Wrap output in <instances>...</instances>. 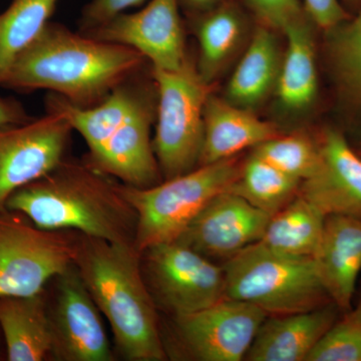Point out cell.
Here are the masks:
<instances>
[{
  "label": "cell",
  "instance_id": "8fae6325",
  "mask_svg": "<svg viewBox=\"0 0 361 361\" xmlns=\"http://www.w3.org/2000/svg\"><path fill=\"white\" fill-rule=\"evenodd\" d=\"M73 130L65 116L54 111L21 125L0 127V212L6 210L13 192L65 160Z\"/></svg>",
  "mask_w": 361,
  "mask_h": 361
},
{
  "label": "cell",
  "instance_id": "f546056e",
  "mask_svg": "<svg viewBox=\"0 0 361 361\" xmlns=\"http://www.w3.org/2000/svg\"><path fill=\"white\" fill-rule=\"evenodd\" d=\"M244 2L260 25L274 30L282 32L291 21L307 16L302 0H244Z\"/></svg>",
  "mask_w": 361,
  "mask_h": 361
},
{
  "label": "cell",
  "instance_id": "cb8c5ba5",
  "mask_svg": "<svg viewBox=\"0 0 361 361\" xmlns=\"http://www.w3.org/2000/svg\"><path fill=\"white\" fill-rule=\"evenodd\" d=\"M325 219L323 211L298 193L270 218L258 243L281 255L313 258L322 240Z\"/></svg>",
  "mask_w": 361,
  "mask_h": 361
},
{
  "label": "cell",
  "instance_id": "ffe728a7",
  "mask_svg": "<svg viewBox=\"0 0 361 361\" xmlns=\"http://www.w3.org/2000/svg\"><path fill=\"white\" fill-rule=\"evenodd\" d=\"M313 26L310 18L304 16L282 30L287 44L275 94L280 106L288 113L310 110L317 99L319 80Z\"/></svg>",
  "mask_w": 361,
  "mask_h": 361
},
{
  "label": "cell",
  "instance_id": "1f68e13d",
  "mask_svg": "<svg viewBox=\"0 0 361 361\" xmlns=\"http://www.w3.org/2000/svg\"><path fill=\"white\" fill-rule=\"evenodd\" d=\"M302 4L313 25L323 32L336 27L353 16L342 4L341 0H302Z\"/></svg>",
  "mask_w": 361,
  "mask_h": 361
},
{
  "label": "cell",
  "instance_id": "277c9868",
  "mask_svg": "<svg viewBox=\"0 0 361 361\" xmlns=\"http://www.w3.org/2000/svg\"><path fill=\"white\" fill-rule=\"evenodd\" d=\"M241 166L235 157L198 166L153 187L121 183L123 196L137 215L135 250L141 254L149 247L176 241L212 199L229 191L238 179Z\"/></svg>",
  "mask_w": 361,
  "mask_h": 361
},
{
  "label": "cell",
  "instance_id": "44dd1931",
  "mask_svg": "<svg viewBox=\"0 0 361 361\" xmlns=\"http://www.w3.org/2000/svg\"><path fill=\"white\" fill-rule=\"evenodd\" d=\"M0 329L9 361H42L51 356L47 289L27 296L0 297Z\"/></svg>",
  "mask_w": 361,
  "mask_h": 361
},
{
  "label": "cell",
  "instance_id": "e575fe53",
  "mask_svg": "<svg viewBox=\"0 0 361 361\" xmlns=\"http://www.w3.org/2000/svg\"><path fill=\"white\" fill-rule=\"evenodd\" d=\"M341 2L349 13H351L350 11L355 13L361 6V0H341Z\"/></svg>",
  "mask_w": 361,
  "mask_h": 361
},
{
  "label": "cell",
  "instance_id": "e0dca14e",
  "mask_svg": "<svg viewBox=\"0 0 361 361\" xmlns=\"http://www.w3.org/2000/svg\"><path fill=\"white\" fill-rule=\"evenodd\" d=\"M313 261L332 302L342 312L351 310L361 271L360 218L326 216Z\"/></svg>",
  "mask_w": 361,
  "mask_h": 361
},
{
  "label": "cell",
  "instance_id": "d6a6232c",
  "mask_svg": "<svg viewBox=\"0 0 361 361\" xmlns=\"http://www.w3.org/2000/svg\"><path fill=\"white\" fill-rule=\"evenodd\" d=\"M20 102L13 97L0 96V127L21 125L32 120Z\"/></svg>",
  "mask_w": 361,
  "mask_h": 361
},
{
  "label": "cell",
  "instance_id": "52a82bcc",
  "mask_svg": "<svg viewBox=\"0 0 361 361\" xmlns=\"http://www.w3.org/2000/svg\"><path fill=\"white\" fill-rule=\"evenodd\" d=\"M78 238V232L42 229L20 212H0V297L45 290L75 263Z\"/></svg>",
  "mask_w": 361,
  "mask_h": 361
},
{
  "label": "cell",
  "instance_id": "603a6c76",
  "mask_svg": "<svg viewBox=\"0 0 361 361\" xmlns=\"http://www.w3.org/2000/svg\"><path fill=\"white\" fill-rule=\"evenodd\" d=\"M198 40L197 70L212 85L237 51L246 30V18L234 0H226L207 13L191 16Z\"/></svg>",
  "mask_w": 361,
  "mask_h": 361
},
{
  "label": "cell",
  "instance_id": "ac0fdd59",
  "mask_svg": "<svg viewBox=\"0 0 361 361\" xmlns=\"http://www.w3.org/2000/svg\"><path fill=\"white\" fill-rule=\"evenodd\" d=\"M341 310L330 302L316 310L268 315L259 327L244 360L306 361L323 336L339 318Z\"/></svg>",
  "mask_w": 361,
  "mask_h": 361
},
{
  "label": "cell",
  "instance_id": "7402d4cb",
  "mask_svg": "<svg viewBox=\"0 0 361 361\" xmlns=\"http://www.w3.org/2000/svg\"><path fill=\"white\" fill-rule=\"evenodd\" d=\"M272 28L259 25L226 87L229 103L255 111L275 92L281 54Z\"/></svg>",
  "mask_w": 361,
  "mask_h": 361
},
{
  "label": "cell",
  "instance_id": "30bf717a",
  "mask_svg": "<svg viewBox=\"0 0 361 361\" xmlns=\"http://www.w3.org/2000/svg\"><path fill=\"white\" fill-rule=\"evenodd\" d=\"M47 311L51 331L52 360L113 361L102 312L78 268L71 265L49 282Z\"/></svg>",
  "mask_w": 361,
  "mask_h": 361
},
{
  "label": "cell",
  "instance_id": "8992f818",
  "mask_svg": "<svg viewBox=\"0 0 361 361\" xmlns=\"http://www.w3.org/2000/svg\"><path fill=\"white\" fill-rule=\"evenodd\" d=\"M157 89L156 132L153 139L164 180L199 166L204 140V108L212 85L207 84L189 58L179 71L153 70Z\"/></svg>",
  "mask_w": 361,
  "mask_h": 361
},
{
  "label": "cell",
  "instance_id": "ba28073f",
  "mask_svg": "<svg viewBox=\"0 0 361 361\" xmlns=\"http://www.w3.org/2000/svg\"><path fill=\"white\" fill-rule=\"evenodd\" d=\"M260 308L225 297L190 314L170 317L164 334L168 358L197 361L243 360L267 317Z\"/></svg>",
  "mask_w": 361,
  "mask_h": 361
},
{
  "label": "cell",
  "instance_id": "484cf974",
  "mask_svg": "<svg viewBox=\"0 0 361 361\" xmlns=\"http://www.w3.org/2000/svg\"><path fill=\"white\" fill-rule=\"evenodd\" d=\"M59 0H13L0 14V85L16 59L44 30Z\"/></svg>",
  "mask_w": 361,
  "mask_h": 361
},
{
  "label": "cell",
  "instance_id": "4dcf8cb0",
  "mask_svg": "<svg viewBox=\"0 0 361 361\" xmlns=\"http://www.w3.org/2000/svg\"><path fill=\"white\" fill-rule=\"evenodd\" d=\"M147 0H90L82 9L78 32H85L103 25L128 9L142 6Z\"/></svg>",
  "mask_w": 361,
  "mask_h": 361
},
{
  "label": "cell",
  "instance_id": "d590c367",
  "mask_svg": "<svg viewBox=\"0 0 361 361\" xmlns=\"http://www.w3.org/2000/svg\"><path fill=\"white\" fill-rule=\"evenodd\" d=\"M355 149L356 151H357V153L360 154V155L361 156V141L360 144H358L357 148H356Z\"/></svg>",
  "mask_w": 361,
  "mask_h": 361
},
{
  "label": "cell",
  "instance_id": "7c38bea8",
  "mask_svg": "<svg viewBox=\"0 0 361 361\" xmlns=\"http://www.w3.org/2000/svg\"><path fill=\"white\" fill-rule=\"evenodd\" d=\"M180 11L179 0H149L135 13L118 14L82 33L135 49L153 70L179 71L190 58Z\"/></svg>",
  "mask_w": 361,
  "mask_h": 361
},
{
  "label": "cell",
  "instance_id": "5b68a950",
  "mask_svg": "<svg viewBox=\"0 0 361 361\" xmlns=\"http://www.w3.org/2000/svg\"><path fill=\"white\" fill-rule=\"evenodd\" d=\"M223 269L226 297L268 315L304 312L332 302L313 258L281 255L257 242L226 261Z\"/></svg>",
  "mask_w": 361,
  "mask_h": 361
},
{
  "label": "cell",
  "instance_id": "836d02e7",
  "mask_svg": "<svg viewBox=\"0 0 361 361\" xmlns=\"http://www.w3.org/2000/svg\"><path fill=\"white\" fill-rule=\"evenodd\" d=\"M179 1L180 9L186 11L188 16L191 18L215 8L226 0H179Z\"/></svg>",
  "mask_w": 361,
  "mask_h": 361
},
{
  "label": "cell",
  "instance_id": "83f0119b",
  "mask_svg": "<svg viewBox=\"0 0 361 361\" xmlns=\"http://www.w3.org/2000/svg\"><path fill=\"white\" fill-rule=\"evenodd\" d=\"M252 153L301 183L314 174L320 160L317 141L303 133L278 135L255 147Z\"/></svg>",
  "mask_w": 361,
  "mask_h": 361
},
{
  "label": "cell",
  "instance_id": "3957f363",
  "mask_svg": "<svg viewBox=\"0 0 361 361\" xmlns=\"http://www.w3.org/2000/svg\"><path fill=\"white\" fill-rule=\"evenodd\" d=\"M87 290L113 330L116 351L130 361L168 360L160 315L135 246L78 233L75 263Z\"/></svg>",
  "mask_w": 361,
  "mask_h": 361
},
{
  "label": "cell",
  "instance_id": "9c48e42d",
  "mask_svg": "<svg viewBox=\"0 0 361 361\" xmlns=\"http://www.w3.org/2000/svg\"><path fill=\"white\" fill-rule=\"evenodd\" d=\"M141 270L157 310L169 317L197 312L226 297L223 266L177 241L142 251Z\"/></svg>",
  "mask_w": 361,
  "mask_h": 361
},
{
  "label": "cell",
  "instance_id": "4316f807",
  "mask_svg": "<svg viewBox=\"0 0 361 361\" xmlns=\"http://www.w3.org/2000/svg\"><path fill=\"white\" fill-rule=\"evenodd\" d=\"M300 185L301 180L284 174L251 153L242 164L238 179L229 192L273 216L295 198Z\"/></svg>",
  "mask_w": 361,
  "mask_h": 361
},
{
  "label": "cell",
  "instance_id": "4fadbf2b",
  "mask_svg": "<svg viewBox=\"0 0 361 361\" xmlns=\"http://www.w3.org/2000/svg\"><path fill=\"white\" fill-rule=\"evenodd\" d=\"M269 214L231 192L210 201L176 241L215 261H228L264 234Z\"/></svg>",
  "mask_w": 361,
  "mask_h": 361
},
{
  "label": "cell",
  "instance_id": "f1b7e54d",
  "mask_svg": "<svg viewBox=\"0 0 361 361\" xmlns=\"http://www.w3.org/2000/svg\"><path fill=\"white\" fill-rule=\"evenodd\" d=\"M306 361H361V300L334 322Z\"/></svg>",
  "mask_w": 361,
  "mask_h": 361
},
{
  "label": "cell",
  "instance_id": "d4e9b609",
  "mask_svg": "<svg viewBox=\"0 0 361 361\" xmlns=\"http://www.w3.org/2000/svg\"><path fill=\"white\" fill-rule=\"evenodd\" d=\"M326 32V56L342 103L361 123V6Z\"/></svg>",
  "mask_w": 361,
  "mask_h": 361
},
{
  "label": "cell",
  "instance_id": "5bb4252c",
  "mask_svg": "<svg viewBox=\"0 0 361 361\" xmlns=\"http://www.w3.org/2000/svg\"><path fill=\"white\" fill-rule=\"evenodd\" d=\"M317 142L319 165L310 179L301 183L299 194L326 216L361 219V156L336 128L323 130Z\"/></svg>",
  "mask_w": 361,
  "mask_h": 361
},
{
  "label": "cell",
  "instance_id": "6da1fadb",
  "mask_svg": "<svg viewBox=\"0 0 361 361\" xmlns=\"http://www.w3.org/2000/svg\"><path fill=\"white\" fill-rule=\"evenodd\" d=\"M147 66L149 61L129 47L49 21L16 59L0 87L18 92L49 90L80 108H90Z\"/></svg>",
  "mask_w": 361,
  "mask_h": 361
},
{
  "label": "cell",
  "instance_id": "9a60e30c",
  "mask_svg": "<svg viewBox=\"0 0 361 361\" xmlns=\"http://www.w3.org/2000/svg\"><path fill=\"white\" fill-rule=\"evenodd\" d=\"M157 94L149 97L116 130L99 151L85 160L123 184L149 188L163 180L151 137L156 121Z\"/></svg>",
  "mask_w": 361,
  "mask_h": 361
},
{
  "label": "cell",
  "instance_id": "7a4b0ae2",
  "mask_svg": "<svg viewBox=\"0 0 361 361\" xmlns=\"http://www.w3.org/2000/svg\"><path fill=\"white\" fill-rule=\"evenodd\" d=\"M6 210L23 214L42 229L135 245L137 215L123 196L120 180L85 159H65L44 177L16 190Z\"/></svg>",
  "mask_w": 361,
  "mask_h": 361
},
{
  "label": "cell",
  "instance_id": "2e32d148",
  "mask_svg": "<svg viewBox=\"0 0 361 361\" xmlns=\"http://www.w3.org/2000/svg\"><path fill=\"white\" fill-rule=\"evenodd\" d=\"M145 70L118 85L101 104L90 108H80L49 92L45 99L47 111L65 116L73 130L84 137L89 154L96 153L132 114L149 97L156 96L153 75L151 73L147 78Z\"/></svg>",
  "mask_w": 361,
  "mask_h": 361
},
{
  "label": "cell",
  "instance_id": "d6986e66",
  "mask_svg": "<svg viewBox=\"0 0 361 361\" xmlns=\"http://www.w3.org/2000/svg\"><path fill=\"white\" fill-rule=\"evenodd\" d=\"M280 135L274 123L253 111L235 106L211 92L204 108V140L199 166L235 158Z\"/></svg>",
  "mask_w": 361,
  "mask_h": 361
}]
</instances>
